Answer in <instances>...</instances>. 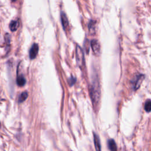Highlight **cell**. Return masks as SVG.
Listing matches in <instances>:
<instances>
[{
    "instance_id": "cell-1",
    "label": "cell",
    "mask_w": 151,
    "mask_h": 151,
    "mask_svg": "<svg viewBox=\"0 0 151 151\" xmlns=\"http://www.w3.org/2000/svg\"><path fill=\"white\" fill-rule=\"evenodd\" d=\"M89 93H90V96L93 104L96 105L98 103L99 100L100 99V86H99V83L97 78V79L94 78L93 80L92 83L90 87Z\"/></svg>"
},
{
    "instance_id": "cell-2",
    "label": "cell",
    "mask_w": 151,
    "mask_h": 151,
    "mask_svg": "<svg viewBox=\"0 0 151 151\" xmlns=\"http://www.w3.org/2000/svg\"><path fill=\"white\" fill-rule=\"evenodd\" d=\"M76 61L80 67H83L84 65V52L81 48L77 45L76 48Z\"/></svg>"
},
{
    "instance_id": "cell-3",
    "label": "cell",
    "mask_w": 151,
    "mask_h": 151,
    "mask_svg": "<svg viewBox=\"0 0 151 151\" xmlns=\"http://www.w3.org/2000/svg\"><path fill=\"white\" fill-rule=\"evenodd\" d=\"M39 50V47L38 45L36 43L33 44V45L31 46L30 50H29V56L30 59H34L38 52Z\"/></svg>"
},
{
    "instance_id": "cell-4",
    "label": "cell",
    "mask_w": 151,
    "mask_h": 151,
    "mask_svg": "<svg viewBox=\"0 0 151 151\" xmlns=\"http://www.w3.org/2000/svg\"><path fill=\"white\" fill-rule=\"evenodd\" d=\"M90 45L93 52L96 55L99 54L100 50V45L98 40L95 39L92 40L90 42Z\"/></svg>"
},
{
    "instance_id": "cell-5",
    "label": "cell",
    "mask_w": 151,
    "mask_h": 151,
    "mask_svg": "<svg viewBox=\"0 0 151 151\" xmlns=\"http://www.w3.org/2000/svg\"><path fill=\"white\" fill-rule=\"evenodd\" d=\"M145 78V76L144 75H138L137 76V77H136L135 80L134 81V90H137L139 88V87L140 86L143 79Z\"/></svg>"
},
{
    "instance_id": "cell-6",
    "label": "cell",
    "mask_w": 151,
    "mask_h": 151,
    "mask_svg": "<svg viewBox=\"0 0 151 151\" xmlns=\"http://www.w3.org/2000/svg\"><path fill=\"white\" fill-rule=\"evenodd\" d=\"M61 23L63 27L64 30L67 29L68 28V21L65 14L63 12H61Z\"/></svg>"
},
{
    "instance_id": "cell-7",
    "label": "cell",
    "mask_w": 151,
    "mask_h": 151,
    "mask_svg": "<svg viewBox=\"0 0 151 151\" xmlns=\"http://www.w3.org/2000/svg\"><path fill=\"white\" fill-rule=\"evenodd\" d=\"M93 137H94V143L96 149V151H101V145L99 136L96 134L93 133Z\"/></svg>"
},
{
    "instance_id": "cell-8",
    "label": "cell",
    "mask_w": 151,
    "mask_h": 151,
    "mask_svg": "<svg viewBox=\"0 0 151 151\" xmlns=\"http://www.w3.org/2000/svg\"><path fill=\"white\" fill-rule=\"evenodd\" d=\"M107 145H108L109 149L110 151H117V146H116L115 141L113 139H109L107 141Z\"/></svg>"
},
{
    "instance_id": "cell-9",
    "label": "cell",
    "mask_w": 151,
    "mask_h": 151,
    "mask_svg": "<svg viewBox=\"0 0 151 151\" xmlns=\"http://www.w3.org/2000/svg\"><path fill=\"white\" fill-rule=\"evenodd\" d=\"M19 27V22L18 20H12L10 22L9 27L11 31H15Z\"/></svg>"
},
{
    "instance_id": "cell-10",
    "label": "cell",
    "mask_w": 151,
    "mask_h": 151,
    "mask_svg": "<svg viewBox=\"0 0 151 151\" xmlns=\"http://www.w3.org/2000/svg\"><path fill=\"white\" fill-rule=\"evenodd\" d=\"M17 83L18 86H23L26 83V80L23 75H18L17 77Z\"/></svg>"
},
{
    "instance_id": "cell-11",
    "label": "cell",
    "mask_w": 151,
    "mask_h": 151,
    "mask_svg": "<svg viewBox=\"0 0 151 151\" xmlns=\"http://www.w3.org/2000/svg\"><path fill=\"white\" fill-rule=\"evenodd\" d=\"M28 93L27 91H24L21 93V94L19 95V98H18V102L19 103H22L28 97Z\"/></svg>"
},
{
    "instance_id": "cell-12",
    "label": "cell",
    "mask_w": 151,
    "mask_h": 151,
    "mask_svg": "<svg viewBox=\"0 0 151 151\" xmlns=\"http://www.w3.org/2000/svg\"><path fill=\"white\" fill-rule=\"evenodd\" d=\"M88 29L91 34H94L95 32V24L94 21L91 20L88 24Z\"/></svg>"
},
{
    "instance_id": "cell-13",
    "label": "cell",
    "mask_w": 151,
    "mask_h": 151,
    "mask_svg": "<svg viewBox=\"0 0 151 151\" xmlns=\"http://www.w3.org/2000/svg\"><path fill=\"white\" fill-rule=\"evenodd\" d=\"M145 110L146 112L149 113L150 111L151 110V102H150V100L148 99L147 100H146V101L145 102V106H144Z\"/></svg>"
},
{
    "instance_id": "cell-14",
    "label": "cell",
    "mask_w": 151,
    "mask_h": 151,
    "mask_svg": "<svg viewBox=\"0 0 151 151\" xmlns=\"http://www.w3.org/2000/svg\"><path fill=\"white\" fill-rule=\"evenodd\" d=\"M68 83H69V84H70V86H73V85L75 83V82H76V78H75L74 77L71 76V77L68 79Z\"/></svg>"
},
{
    "instance_id": "cell-15",
    "label": "cell",
    "mask_w": 151,
    "mask_h": 151,
    "mask_svg": "<svg viewBox=\"0 0 151 151\" xmlns=\"http://www.w3.org/2000/svg\"><path fill=\"white\" fill-rule=\"evenodd\" d=\"M0 127H1V124H0Z\"/></svg>"
}]
</instances>
